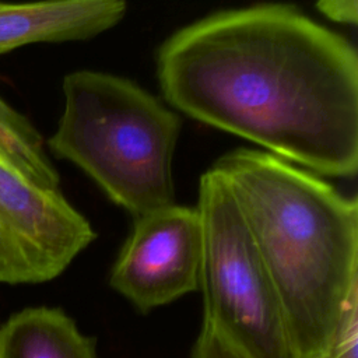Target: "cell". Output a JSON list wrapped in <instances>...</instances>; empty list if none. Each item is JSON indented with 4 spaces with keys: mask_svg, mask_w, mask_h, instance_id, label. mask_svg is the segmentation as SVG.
<instances>
[{
    "mask_svg": "<svg viewBox=\"0 0 358 358\" xmlns=\"http://www.w3.org/2000/svg\"><path fill=\"white\" fill-rule=\"evenodd\" d=\"M64 108L48 145L133 217L175 201L180 117L134 81L95 70L63 80Z\"/></svg>",
    "mask_w": 358,
    "mask_h": 358,
    "instance_id": "3957f363",
    "label": "cell"
},
{
    "mask_svg": "<svg viewBox=\"0 0 358 358\" xmlns=\"http://www.w3.org/2000/svg\"><path fill=\"white\" fill-rule=\"evenodd\" d=\"M317 10L329 20L340 24L355 25L358 20L357 0H317Z\"/></svg>",
    "mask_w": 358,
    "mask_h": 358,
    "instance_id": "8fae6325",
    "label": "cell"
},
{
    "mask_svg": "<svg viewBox=\"0 0 358 358\" xmlns=\"http://www.w3.org/2000/svg\"><path fill=\"white\" fill-rule=\"evenodd\" d=\"M200 262L199 213L173 203L134 217L109 284L137 310L148 313L197 291Z\"/></svg>",
    "mask_w": 358,
    "mask_h": 358,
    "instance_id": "8992f818",
    "label": "cell"
},
{
    "mask_svg": "<svg viewBox=\"0 0 358 358\" xmlns=\"http://www.w3.org/2000/svg\"><path fill=\"white\" fill-rule=\"evenodd\" d=\"M203 324L192 358H295L278 298L215 168L199 182Z\"/></svg>",
    "mask_w": 358,
    "mask_h": 358,
    "instance_id": "277c9868",
    "label": "cell"
},
{
    "mask_svg": "<svg viewBox=\"0 0 358 358\" xmlns=\"http://www.w3.org/2000/svg\"><path fill=\"white\" fill-rule=\"evenodd\" d=\"M157 76L179 112L326 176L358 168V57L287 4L215 13L172 34Z\"/></svg>",
    "mask_w": 358,
    "mask_h": 358,
    "instance_id": "6da1fadb",
    "label": "cell"
},
{
    "mask_svg": "<svg viewBox=\"0 0 358 358\" xmlns=\"http://www.w3.org/2000/svg\"><path fill=\"white\" fill-rule=\"evenodd\" d=\"M126 0L0 1V53L36 42L88 39L115 27Z\"/></svg>",
    "mask_w": 358,
    "mask_h": 358,
    "instance_id": "52a82bcc",
    "label": "cell"
},
{
    "mask_svg": "<svg viewBox=\"0 0 358 358\" xmlns=\"http://www.w3.org/2000/svg\"><path fill=\"white\" fill-rule=\"evenodd\" d=\"M95 238L59 189L38 185L0 158V284L50 281Z\"/></svg>",
    "mask_w": 358,
    "mask_h": 358,
    "instance_id": "5b68a950",
    "label": "cell"
},
{
    "mask_svg": "<svg viewBox=\"0 0 358 358\" xmlns=\"http://www.w3.org/2000/svg\"><path fill=\"white\" fill-rule=\"evenodd\" d=\"M0 158L38 185L59 189L60 178L45 152L41 134L3 99H0Z\"/></svg>",
    "mask_w": 358,
    "mask_h": 358,
    "instance_id": "9c48e42d",
    "label": "cell"
},
{
    "mask_svg": "<svg viewBox=\"0 0 358 358\" xmlns=\"http://www.w3.org/2000/svg\"><path fill=\"white\" fill-rule=\"evenodd\" d=\"M0 358H96V350L62 309L35 306L1 324Z\"/></svg>",
    "mask_w": 358,
    "mask_h": 358,
    "instance_id": "ba28073f",
    "label": "cell"
},
{
    "mask_svg": "<svg viewBox=\"0 0 358 358\" xmlns=\"http://www.w3.org/2000/svg\"><path fill=\"white\" fill-rule=\"evenodd\" d=\"M224 178L278 298L295 358H322L358 294V203L270 152L235 150Z\"/></svg>",
    "mask_w": 358,
    "mask_h": 358,
    "instance_id": "7a4b0ae2",
    "label": "cell"
},
{
    "mask_svg": "<svg viewBox=\"0 0 358 358\" xmlns=\"http://www.w3.org/2000/svg\"><path fill=\"white\" fill-rule=\"evenodd\" d=\"M358 294L354 295L343 315L340 329L330 350L322 358H358Z\"/></svg>",
    "mask_w": 358,
    "mask_h": 358,
    "instance_id": "30bf717a",
    "label": "cell"
}]
</instances>
